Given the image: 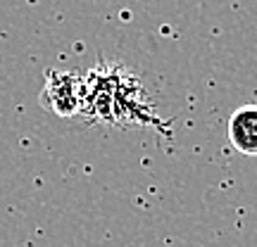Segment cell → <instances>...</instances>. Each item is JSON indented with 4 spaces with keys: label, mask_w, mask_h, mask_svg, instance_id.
Masks as SVG:
<instances>
[{
    "label": "cell",
    "mask_w": 257,
    "mask_h": 247,
    "mask_svg": "<svg viewBox=\"0 0 257 247\" xmlns=\"http://www.w3.org/2000/svg\"><path fill=\"white\" fill-rule=\"evenodd\" d=\"M229 140L240 155L257 157V105H243L231 114Z\"/></svg>",
    "instance_id": "6da1fadb"
}]
</instances>
